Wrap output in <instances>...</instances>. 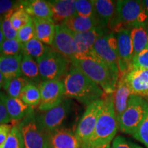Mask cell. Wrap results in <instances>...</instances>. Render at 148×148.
Instances as JSON below:
<instances>
[{"mask_svg": "<svg viewBox=\"0 0 148 148\" xmlns=\"http://www.w3.org/2000/svg\"><path fill=\"white\" fill-rule=\"evenodd\" d=\"M111 148H143L137 144L133 143L130 140L122 136H118L114 138Z\"/></svg>", "mask_w": 148, "mask_h": 148, "instance_id": "74e56055", "label": "cell"}, {"mask_svg": "<svg viewBox=\"0 0 148 148\" xmlns=\"http://www.w3.org/2000/svg\"><path fill=\"white\" fill-rule=\"evenodd\" d=\"M0 99L4 103L12 121H21L33 113L32 107L25 104L20 98H14L0 92Z\"/></svg>", "mask_w": 148, "mask_h": 148, "instance_id": "9a60e30c", "label": "cell"}, {"mask_svg": "<svg viewBox=\"0 0 148 148\" xmlns=\"http://www.w3.org/2000/svg\"><path fill=\"white\" fill-rule=\"evenodd\" d=\"M134 56L148 48V25H137L130 29Z\"/></svg>", "mask_w": 148, "mask_h": 148, "instance_id": "484cf974", "label": "cell"}, {"mask_svg": "<svg viewBox=\"0 0 148 148\" xmlns=\"http://www.w3.org/2000/svg\"><path fill=\"white\" fill-rule=\"evenodd\" d=\"M106 148H111V147H110V145H108V146H107V147H106Z\"/></svg>", "mask_w": 148, "mask_h": 148, "instance_id": "bcb514c9", "label": "cell"}, {"mask_svg": "<svg viewBox=\"0 0 148 148\" xmlns=\"http://www.w3.org/2000/svg\"><path fill=\"white\" fill-rule=\"evenodd\" d=\"M76 0H51L47 1L52 12V20L56 25L62 24L67 18L76 14Z\"/></svg>", "mask_w": 148, "mask_h": 148, "instance_id": "e0dca14e", "label": "cell"}, {"mask_svg": "<svg viewBox=\"0 0 148 148\" xmlns=\"http://www.w3.org/2000/svg\"><path fill=\"white\" fill-rule=\"evenodd\" d=\"M137 25H148V15L143 1H116L115 13L108 25L111 32L116 33L121 29H131Z\"/></svg>", "mask_w": 148, "mask_h": 148, "instance_id": "7a4b0ae2", "label": "cell"}, {"mask_svg": "<svg viewBox=\"0 0 148 148\" xmlns=\"http://www.w3.org/2000/svg\"><path fill=\"white\" fill-rule=\"evenodd\" d=\"M18 127L25 148H49V134L40 126L33 114L22 120Z\"/></svg>", "mask_w": 148, "mask_h": 148, "instance_id": "52a82bcc", "label": "cell"}, {"mask_svg": "<svg viewBox=\"0 0 148 148\" xmlns=\"http://www.w3.org/2000/svg\"><path fill=\"white\" fill-rule=\"evenodd\" d=\"M103 106V99L101 98L93 101L86 107L75 133L82 148L86 147L91 137Z\"/></svg>", "mask_w": 148, "mask_h": 148, "instance_id": "9c48e42d", "label": "cell"}, {"mask_svg": "<svg viewBox=\"0 0 148 148\" xmlns=\"http://www.w3.org/2000/svg\"><path fill=\"white\" fill-rule=\"evenodd\" d=\"M95 18L100 27L106 28L116 10V1L112 0H93Z\"/></svg>", "mask_w": 148, "mask_h": 148, "instance_id": "44dd1931", "label": "cell"}, {"mask_svg": "<svg viewBox=\"0 0 148 148\" xmlns=\"http://www.w3.org/2000/svg\"><path fill=\"white\" fill-rule=\"evenodd\" d=\"M63 83L65 97L76 99L86 106L101 99L105 94L99 85L72 64L63 78Z\"/></svg>", "mask_w": 148, "mask_h": 148, "instance_id": "6da1fadb", "label": "cell"}, {"mask_svg": "<svg viewBox=\"0 0 148 148\" xmlns=\"http://www.w3.org/2000/svg\"><path fill=\"white\" fill-rule=\"evenodd\" d=\"M49 148H50V147H49Z\"/></svg>", "mask_w": 148, "mask_h": 148, "instance_id": "7dc6e473", "label": "cell"}, {"mask_svg": "<svg viewBox=\"0 0 148 148\" xmlns=\"http://www.w3.org/2000/svg\"><path fill=\"white\" fill-rule=\"evenodd\" d=\"M5 79L4 76H3V73H1V71H0V89L1 88H3L4 85L5 84Z\"/></svg>", "mask_w": 148, "mask_h": 148, "instance_id": "7bdbcfd3", "label": "cell"}, {"mask_svg": "<svg viewBox=\"0 0 148 148\" xmlns=\"http://www.w3.org/2000/svg\"><path fill=\"white\" fill-rule=\"evenodd\" d=\"M62 25L73 33L87 32L99 26L95 18L84 17L77 15L76 14L67 18Z\"/></svg>", "mask_w": 148, "mask_h": 148, "instance_id": "cb8c5ba5", "label": "cell"}, {"mask_svg": "<svg viewBox=\"0 0 148 148\" xmlns=\"http://www.w3.org/2000/svg\"><path fill=\"white\" fill-rule=\"evenodd\" d=\"M1 22H2V16H0V46L5 40V37L2 31V27H1Z\"/></svg>", "mask_w": 148, "mask_h": 148, "instance_id": "b9f144b4", "label": "cell"}, {"mask_svg": "<svg viewBox=\"0 0 148 148\" xmlns=\"http://www.w3.org/2000/svg\"><path fill=\"white\" fill-rule=\"evenodd\" d=\"M132 136L148 148V106L143 121Z\"/></svg>", "mask_w": 148, "mask_h": 148, "instance_id": "e575fe53", "label": "cell"}, {"mask_svg": "<svg viewBox=\"0 0 148 148\" xmlns=\"http://www.w3.org/2000/svg\"><path fill=\"white\" fill-rule=\"evenodd\" d=\"M36 62L42 81L61 79L68 73L71 61L52 47L42 56L37 58Z\"/></svg>", "mask_w": 148, "mask_h": 148, "instance_id": "5b68a950", "label": "cell"}, {"mask_svg": "<svg viewBox=\"0 0 148 148\" xmlns=\"http://www.w3.org/2000/svg\"><path fill=\"white\" fill-rule=\"evenodd\" d=\"M12 121L4 103L0 99V124H8Z\"/></svg>", "mask_w": 148, "mask_h": 148, "instance_id": "60d3db41", "label": "cell"}, {"mask_svg": "<svg viewBox=\"0 0 148 148\" xmlns=\"http://www.w3.org/2000/svg\"><path fill=\"white\" fill-rule=\"evenodd\" d=\"M143 3H144V5H145L146 12H147L148 15V0H145V1H143Z\"/></svg>", "mask_w": 148, "mask_h": 148, "instance_id": "f6af8a7d", "label": "cell"}, {"mask_svg": "<svg viewBox=\"0 0 148 148\" xmlns=\"http://www.w3.org/2000/svg\"><path fill=\"white\" fill-rule=\"evenodd\" d=\"M21 74L34 84H40V76L38 66L34 58L27 55L23 54L21 63Z\"/></svg>", "mask_w": 148, "mask_h": 148, "instance_id": "d4e9b609", "label": "cell"}, {"mask_svg": "<svg viewBox=\"0 0 148 148\" xmlns=\"http://www.w3.org/2000/svg\"><path fill=\"white\" fill-rule=\"evenodd\" d=\"M21 5L32 18L52 19L51 7L47 1H43V0L21 1Z\"/></svg>", "mask_w": 148, "mask_h": 148, "instance_id": "603a6c76", "label": "cell"}, {"mask_svg": "<svg viewBox=\"0 0 148 148\" xmlns=\"http://www.w3.org/2000/svg\"><path fill=\"white\" fill-rule=\"evenodd\" d=\"M147 106V101L139 95L132 94L126 109L117 120L121 132L132 136L143 121Z\"/></svg>", "mask_w": 148, "mask_h": 148, "instance_id": "8992f818", "label": "cell"}, {"mask_svg": "<svg viewBox=\"0 0 148 148\" xmlns=\"http://www.w3.org/2000/svg\"><path fill=\"white\" fill-rule=\"evenodd\" d=\"M31 20L32 17L24 10L22 5L14 11L10 18L12 27L16 31H18L22 27L26 25Z\"/></svg>", "mask_w": 148, "mask_h": 148, "instance_id": "f546056e", "label": "cell"}, {"mask_svg": "<svg viewBox=\"0 0 148 148\" xmlns=\"http://www.w3.org/2000/svg\"><path fill=\"white\" fill-rule=\"evenodd\" d=\"M110 145V144H109ZM108 145H97V146H89L86 148H106Z\"/></svg>", "mask_w": 148, "mask_h": 148, "instance_id": "ee69618b", "label": "cell"}, {"mask_svg": "<svg viewBox=\"0 0 148 148\" xmlns=\"http://www.w3.org/2000/svg\"><path fill=\"white\" fill-rule=\"evenodd\" d=\"M103 99V106L98 117L95 130L84 148L89 146L109 145L117 132L119 125L114 111L112 94L106 95Z\"/></svg>", "mask_w": 148, "mask_h": 148, "instance_id": "3957f363", "label": "cell"}, {"mask_svg": "<svg viewBox=\"0 0 148 148\" xmlns=\"http://www.w3.org/2000/svg\"><path fill=\"white\" fill-rule=\"evenodd\" d=\"M36 38L46 45L51 46L56 32V23L52 19L32 18Z\"/></svg>", "mask_w": 148, "mask_h": 148, "instance_id": "7402d4cb", "label": "cell"}, {"mask_svg": "<svg viewBox=\"0 0 148 148\" xmlns=\"http://www.w3.org/2000/svg\"><path fill=\"white\" fill-rule=\"evenodd\" d=\"M108 33L97 38L93 46V49L99 58L104 62L109 69L114 75L119 77L118 55L117 53L115 52L109 45L106 36Z\"/></svg>", "mask_w": 148, "mask_h": 148, "instance_id": "5bb4252c", "label": "cell"}, {"mask_svg": "<svg viewBox=\"0 0 148 148\" xmlns=\"http://www.w3.org/2000/svg\"><path fill=\"white\" fill-rule=\"evenodd\" d=\"M29 82L25 77L20 76L7 82L3 88L7 95L14 98H19L22 90Z\"/></svg>", "mask_w": 148, "mask_h": 148, "instance_id": "f1b7e54d", "label": "cell"}, {"mask_svg": "<svg viewBox=\"0 0 148 148\" xmlns=\"http://www.w3.org/2000/svg\"><path fill=\"white\" fill-rule=\"evenodd\" d=\"M22 56V53L15 56L0 55V71L3 73L6 82L16 77L21 76Z\"/></svg>", "mask_w": 148, "mask_h": 148, "instance_id": "ffe728a7", "label": "cell"}, {"mask_svg": "<svg viewBox=\"0 0 148 148\" xmlns=\"http://www.w3.org/2000/svg\"><path fill=\"white\" fill-rule=\"evenodd\" d=\"M131 69H148V48L133 56Z\"/></svg>", "mask_w": 148, "mask_h": 148, "instance_id": "8d00e7d4", "label": "cell"}, {"mask_svg": "<svg viewBox=\"0 0 148 148\" xmlns=\"http://www.w3.org/2000/svg\"><path fill=\"white\" fill-rule=\"evenodd\" d=\"M76 14L84 17L95 18V8L93 0H76L75 1Z\"/></svg>", "mask_w": 148, "mask_h": 148, "instance_id": "d6a6232c", "label": "cell"}, {"mask_svg": "<svg viewBox=\"0 0 148 148\" xmlns=\"http://www.w3.org/2000/svg\"><path fill=\"white\" fill-rule=\"evenodd\" d=\"M17 8H14L7 12L6 14L2 15V22H1V27L4 35L5 39H14L17 36V31H16L12 27L10 21V18L12 14Z\"/></svg>", "mask_w": 148, "mask_h": 148, "instance_id": "836d02e7", "label": "cell"}, {"mask_svg": "<svg viewBox=\"0 0 148 148\" xmlns=\"http://www.w3.org/2000/svg\"><path fill=\"white\" fill-rule=\"evenodd\" d=\"M70 107L69 99H64L58 106L45 111L37 116V121L40 126L49 134L60 128L69 114Z\"/></svg>", "mask_w": 148, "mask_h": 148, "instance_id": "7c38bea8", "label": "cell"}, {"mask_svg": "<svg viewBox=\"0 0 148 148\" xmlns=\"http://www.w3.org/2000/svg\"><path fill=\"white\" fill-rule=\"evenodd\" d=\"M115 34L117 40L118 68L120 75L126 74L131 70L134 49L130 29H121Z\"/></svg>", "mask_w": 148, "mask_h": 148, "instance_id": "8fae6325", "label": "cell"}, {"mask_svg": "<svg viewBox=\"0 0 148 148\" xmlns=\"http://www.w3.org/2000/svg\"><path fill=\"white\" fill-rule=\"evenodd\" d=\"M125 75L126 74L119 75L115 90L112 94L114 111L117 120L126 109L130 97L132 95V90L127 82Z\"/></svg>", "mask_w": 148, "mask_h": 148, "instance_id": "2e32d148", "label": "cell"}, {"mask_svg": "<svg viewBox=\"0 0 148 148\" xmlns=\"http://www.w3.org/2000/svg\"><path fill=\"white\" fill-rule=\"evenodd\" d=\"M21 6V1L0 0V16L6 14L14 8Z\"/></svg>", "mask_w": 148, "mask_h": 148, "instance_id": "f35d334b", "label": "cell"}, {"mask_svg": "<svg viewBox=\"0 0 148 148\" xmlns=\"http://www.w3.org/2000/svg\"><path fill=\"white\" fill-rule=\"evenodd\" d=\"M40 92V110L45 112L58 106L65 97L63 80L42 81L38 86Z\"/></svg>", "mask_w": 148, "mask_h": 148, "instance_id": "30bf717a", "label": "cell"}, {"mask_svg": "<svg viewBox=\"0 0 148 148\" xmlns=\"http://www.w3.org/2000/svg\"><path fill=\"white\" fill-rule=\"evenodd\" d=\"M50 148H82L77 136L71 130L59 128L49 133Z\"/></svg>", "mask_w": 148, "mask_h": 148, "instance_id": "ac0fdd59", "label": "cell"}, {"mask_svg": "<svg viewBox=\"0 0 148 148\" xmlns=\"http://www.w3.org/2000/svg\"><path fill=\"white\" fill-rule=\"evenodd\" d=\"M19 98L30 107L39 106L41 99L39 88L34 83L29 82L22 90Z\"/></svg>", "mask_w": 148, "mask_h": 148, "instance_id": "83f0119b", "label": "cell"}, {"mask_svg": "<svg viewBox=\"0 0 148 148\" xmlns=\"http://www.w3.org/2000/svg\"><path fill=\"white\" fill-rule=\"evenodd\" d=\"M125 77L132 94L148 96V69H131Z\"/></svg>", "mask_w": 148, "mask_h": 148, "instance_id": "d6986e66", "label": "cell"}, {"mask_svg": "<svg viewBox=\"0 0 148 148\" xmlns=\"http://www.w3.org/2000/svg\"><path fill=\"white\" fill-rule=\"evenodd\" d=\"M1 148H25L22 135L18 125H13Z\"/></svg>", "mask_w": 148, "mask_h": 148, "instance_id": "4dcf8cb0", "label": "cell"}, {"mask_svg": "<svg viewBox=\"0 0 148 148\" xmlns=\"http://www.w3.org/2000/svg\"><path fill=\"white\" fill-rule=\"evenodd\" d=\"M71 63L99 85L105 94H113L119 77L114 75L103 62L92 60L73 59Z\"/></svg>", "mask_w": 148, "mask_h": 148, "instance_id": "277c9868", "label": "cell"}, {"mask_svg": "<svg viewBox=\"0 0 148 148\" xmlns=\"http://www.w3.org/2000/svg\"><path fill=\"white\" fill-rule=\"evenodd\" d=\"M22 44L16 38L5 39L0 46V55L15 56L21 53Z\"/></svg>", "mask_w": 148, "mask_h": 148, "instance_id": "1f68e13d", "label": "cell"}, {"mask_svg": "<svg viewBox=\"0 0 148 148\" xmlns=\"http://www.w3.org/2000/svg\"><path fill=\"white\" fill-rule=\"evenodd\" d=\"M34 38H36V33H35L34 25L32 18V20L26 25L17 31L16 39L21 44H23Z\"/></svg>", "mask_w": 148, "mask_h": 148, "instance_id": "d590c367", "label": "cell"}, {"mask_svg": "<svg viewBox=\"0 0 148 148\" xmlns=\"http://www.w3.org/2000/svg\"><path fill=\"white\" fill-rule=\"evenodd\" d=\"M12 125L10 124H0V148L2 147L10 134Z\"/></svg>", "mask_w": 148, "mask_h": 148, "instance_id": "ab89813d", "label": "cell"}, {"mask_svg": "<svg viewBox=\"0 0 148 148\" xmlns=\"http://www.w3.org/2000/svg\"><path fill=\"white\" fill-rule=\"evenodd\" d=\"M50 49L51 47H48L36 38H34L25 43L22 44L21 53L36 60L42 56Z\"/></svg>", "mask_w": 148, "mask_h": 148, "instance_id": "4316f807", "label": "cell"}, {"mask_svg": "<svg viewBox=\"0 0 148 148\" xmlns=\"http://www.w3.org/2000/svg\"><path fill=\"white\" fill-rule=\"evenodd\" d=\"M108 32L106 28L99 26L87 32L73 33L77 50L73 59L92 60L103 62L95 53L93 46L97 38Z\"/></svg>", "mask_w": 148, "mask_h": 148, "instance_id": "ba28073f", "label": "cell"}, {"mask_svg": "<svg viewBox=\"0 0 148 148\" xmlns=\"http://www.w3.org/2000/svg\"><path fill=\"white\" fill-rule=\"evenodd\" d=\"M51 47L71 61L76 53L73 32L62 24L56 25V32Z\"/></svg>", "mask_w": 148, "mask_h": 148, "instance_id": "4fadbf2b", "label": "cell"}]
</instances>
